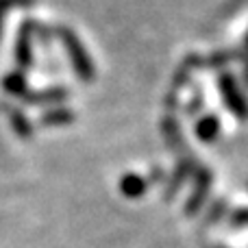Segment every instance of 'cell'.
Masks as SVG:
<instances>
[{
    "mask_svg": "<svg viewBox=\"0 0 248 248\" xmlns=\"http://www.w3.org/2000/svg\"><path fill=\"white\" fill-rule=\"evenodd\" d=\"M229 224L235 229H242V227H248V207H242V209H233L229 214Z\"/></svg>",
    "mask_w": 248,
    "mask_h": 248,
    "instance_id": "30bf717a",
    "label": "cell"
},
{
    "mask_svg": "<svg viewBox=\"0 0 248 248\" xmlns=\"http://www.w3.org/2000/svg\"><path fill=\"white\" fill-rule=\"evenodd\" d=\"M196 170H198L196 157H194L192 153H185L183 157L179 159L176 168L172 170V174L168 176L166 187H163V201H170V198H174L176 194H179V189L183 187V185L187 183V181L192 179L194 174H196Z\"/></svg>",
    "mask_w": 248,
    "mask_h": 248,
    "instance_id": "3957f363",
    "label": "cell"
},
{
    "mask_svg": "<svg viewBox=\"0 0 248 248\" xmlns=\"http://www.w3.org/2000/svg\"><path fill=\"white\" fill-rule=\"evenodd\" d=\"M244 83L248 87V61H244Z\"/></svg>",
    "mask_w": 248,
    "mask_h": 248,
    "instance_id": "4fadbf2b",
    "label": "cell"
},
{
    "mask_svg": "<svg viewBox=\"0 0 248 248\" xmlns=\"http://www.w3.org/2000/svg\"><path fill=\"white\" fill-rule=\"evenodd\" d=\"M216 248H227V246H216Z\"/></svg>",
    "mask_w": 248,
    "mask_h": 248,
    "instance_id": "5bb4252c",
    "label": "cell"
},
{
    "mask_svg": "<svg viewBox=\"0 0 248 248\" xmlns=\"http://www.w3.org/2000/svg\"><path fill=\"white\" fill-rule=\"evenodd\" d=\"M218 90H220V96H222V103L229 107V111L237 120L246 122L248 120V98L244 92L240 90V85H237L235 74L229 72V70H222L218 74Z\"/></svg>",
    "mask_w": 248,
    "mask_h": 248,
    "instance_id": "6da1fadb",
    "label": "cell"
},
{
    "mask_svg": "<svg viewBox=\"0 0 248 248\" xmlns=\"http://www.w3.org/2000/svg\"><path fill=\"white\" fill-rule=\"evenodd\" d=\"M120 189L126 198H140L148 189V181L140 174H126L120 183Z\"/></svg>",
    "mask_w": 248,
    "mask_h": 248,
    "instance_id": "ba28073f",
    "label": "cell"
},
{
    "mask_svg": "<svg viewBox=\"0 0 248 248\" xmlns=\"http://www.w3.org/2000/svg\"><path fill=\"white\" fill-rule=\"evenodd\" d=\"M211 183H214V174L207 166H198L196 174H194V187L189 192L187 201H185V216H196L198 211L205 207L207 198L211 194Z\"/></svg>",
    "mask_w": 248,
    "mask_h": 248,
    "instance_id": "7a4b0ae2",
    "label": "cell"
},
{
    "mask_svg": "<svg viewBox=\"0 0 248 248\" xmlns=\"http://www.w3.org/2000/svg\"><path fill=\"white\" fill-rule=\"evenodd\" d=\"M242 59V50L233 48V50H216L209 57H202V68H227L233 61Z\"/></svg>",
    "mask_w": 248,
    "mask_h": 248,
    "instance_id": "52a82bcc",
    "label": "cell"
},
{
    "mask_svg": "<svg viewBox=\"0 0 248 248\" xmlns=\"http://www.w3.org/2000/svg\"><path fill=\"white\" fill-rule=\"evenodd\" d=\"M220 128H222V124H220L218 118H216L214 113H205V116L196 122V137L202 144H211V141L218 140Z\"/></svg>",
    "mask_w": 248,
    "mask_h": 248,
    "instance_id": "8992f818",
    "label": "cell"
},
{
    "mask_svg": "<svg viewBox=\"0 0 248 248\" xmlns=\"http://www.w3.org/2000/svg\"><path fill=\"white\" fill-rule=\"evenodd\" d=\"M161 135L166 140V146L172 153H183L185 150V140L181 133V124L176 120L174 113H166L161 118Z\"/></svg>",
    "mask_w": 248,
    "mask_h": 248,
    "instance_id": "277c9868",
    "label": "cell"
},
{
    "mask_svg": "<svg viewBox=\"0 0 248 248\" xmlns=\"http://www.w3.org/2000/svg\"><path fill=\"white\" fill-rule=\"evenodd\" d=\"M202 107H205V100H202V92L196 90V92H194L192 103L185 105V113H187V118H189V116H198V113L202 111Z\"/></svg>",
    "mask_w": 248,
    "mask_h": 248,
    "instance_id": "8fae6325",
    "label": "cell"
},
{
    "mask_svg": "<svg viewBox=\"0 0 248 248\" xmlns=\"http://www.w3.org/2000/svg\"><path fill=\"white\" fill-rule=\"evenodd\" d=\"M198 68H202V57H198V55H187L185 57L183 63L179 65V70L172 74V92L179 94V90H183L185 85H189L192 74L196 72Z\"/></svg>",
    "mask_w": 248,
    "mask_h": 248,
    "instance_id": "5b68a950",
    "label": "cell"
},
{
    "mask_svg": "<svg viewBox=\"0 0 248 248\" xmlns=\"http://www.w3.org/2000/svg\"><path fill=\"white\" fill-rule=\"evenodd\" d=\"M224 218H229V201L227 198H218L207 207V216H205V227H216L218 222H222Z\"/></svg>",
    "mask_w": 248,
    "mask_h": 248,
    "instance_id": "9c48e42d",
    "label": "cell"
},
{
    "mask_svg": "<svg viewBox=\"0 0 248 248\" xmlns=\"http://www.w3.org/2000/svg\"><path fill=\"white\" fill-rule=\"evenodd\" d=\"M163 179V170H161V166H155V170H153V174H150V181H161ZM148 181V183H150Z\"/></svg>",
    "mask_w": 248,
    "mask_h": 248,
    "instance_id": "7c38bea8",
    "label": "cell"
}]
</instances>
